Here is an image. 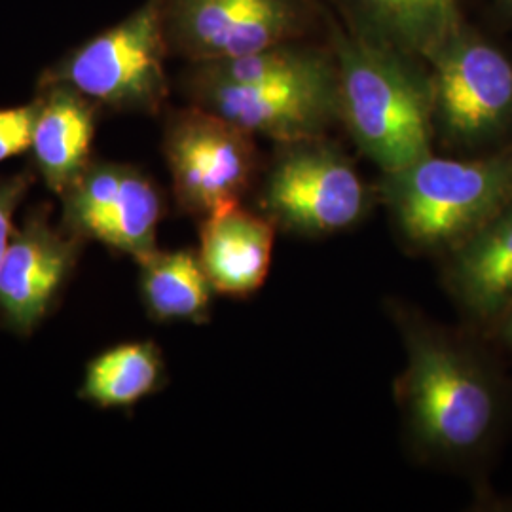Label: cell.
I'll use <instances>...</instances> for the list:
<instances>
[{"mask_svg":"<svg viewBox=\"0 0 512 512\" xmlns=\"http://www.w3.org/2000/svg\"><path fill=\"white\" fill-rule=\"evenodd\" d=\"M33 160L46 186L61 196L92 164L97 105L67 84H40Z\"/></svg>","mask_w":512,"mask_h":512,"instance_id":"14","label":"cell"},{"mask_svg":"<svg viewBox=\"0 0 512 512\" xmlns=\"http://www.w3.org/2000/svg\"><path fill=\"white\" fill-rule=\"evenodd\" d=\"M164 372V357L154 342L120 344L88 365L80 397L99 408H129L162 385Z\"/></svg>","mask_w":512,"mask_h":512,"instance_id":"17","label":"cell"},{"mask_svg":"<svg viewBox=\"0 0 512 512\" xmlns=\"http://www.w3.org/2000/svg\"><path fill=\"white\" fill-rule=\"evenodd\" d=\"M399 399L412 437L431 458L473 469L494 454L512 414V387L482 334L403 319Z\"/></svg>","mask_w":512,"mask_h":512,"instance_id":"1","label":"cell"},{"mask_svg":"<svg viewBox=\"0 0 512 512\" xmlns=\"http://www.w3.org/2000/svg\"><path fill=\"white\" fill-rule=\"evenodd\" d=\"M338 67V122L384 173L433 154L431 74L420 59L330 21Z\"/></svg>","mask_w":512,"mask_h":512,"instance_id":"2","label":"cell"},{"mask_svg":"<svg viewBox=\"0 0 512 512\" xmlns=\"http://www.w3.org/2000/svg\"><path fill=\"white\" fill-rule=\"evenodd\" d=\"M380 194L410 245L446 256L512 203V145L384 173Z\"/></svg>","mask_w":512,"mask_h":512,"instance_id":"3","label":"cell"},{"mask_svg":"<svg viewBox=\"0 0 512 512\" xmlns=\"http://www.w3.org/2000/svg\"><path fill=\"white\" fill-rule=\"evenodd\" d=\"M164 152L179 207L200 219L241 202L255 181L253 135L198 105L169 116Z\"/></svg>","mask_w":512,"mask_h":512,"instance_id":"9","label":"cell"},{"mask_svg":"<svg viewBox=\"0 0 512 512\" xmlns=\"http://www.w3.org/2000/svg\"><path fill=\"white\" fill-rule=\"evenodd\" d=\"M164 0H147L122 23L61 59L40 84H67L97 107L154 114L169 95Z\"/></svg>","mask_w":512,"mask_h":512,"instance_id":"4","label":"cell"},{"mask_svg":"<svg viewBox=\"0 0 512 512\" xmlns=\"http://www.w3.org/2000/svg\"><path fill=\"white\" fill-rule=\"evenodd\" d=\"M435 133L450 147H495L512 129V63L465 27L429 61Z\"/></svg>","mask_w":512,"mask_h":512,"instance_id":"6","label":"cell"},{"mask_svg":"<svg viewBox=\"0 0 512 512\" xmlns=\"http://www.w3.org/2000/svg\"><path fill=\"white\" fill-rule=\"evenodd\" d=\"M186 92L194 105L230 124L277 143L323 137L338 120V67H321L287 78L234 84L190 71Z\"/></svg>","mask_w":512,"mask_h":512,"instance_id":"7","label":"cell"},{"mask_svg":"<svg viewBox=\"0 0 512 512\" xmlns=\"http://www.w3.org/2000/svg\"><path fill=\"white\" fill-rule=\"evenodd\" d=\"M84 243L63 224L54 226L48 207L27 215L0 264V319L8 329L35 332L54 310Z\"/></svg>","mask_w":512,"mask_h":512,"instance_id":"11","label":"cell"},{"mask_svg":"<svg viewBox=\"0 0 512 512\" xmlns=\"http://www.w3.org/2000/svg\"><path fill=\"white\" fill-rule=\"evenodd\" d=\"M141 298L158 323H202L209 315L213 283L194 251H156L141 262Z\"/></svg>","mask_w":512,"mask_h":512,"instance_id":"16","label":"cell"},{"mask_svg":"<svg viewBox=\"0 0 512 512\" xmlns=\"http://www.w3.org/2000/svg\"><path fill=\"white\" fill-rule=\"evenodd\" d=\"M372 196L344 150L323 137L279 143L258 213L302 236H329L365 219Z\"/></svg>","mask_w":512,"mask_h":512,"instance_id":"5","label":"cell"},{"mask_svg":"<svg viewBox=\"0 0 512 512\" xmlns=\"http://www.w3.org/2000/svg\"><path fill=\"white\" fill-rule=\"evenodd\" d=\"M488 340L495 342L512 359V311H509L488 334Z\"/></svg>","mask_w":512,"mask_h":512,"instance_id":"20","label":"cell"},{"mask_svg":"<svg viewBox=\"0 0 512 512\" xmlns=\"http://www.w3.org/2000/svg\"><path fill=\"white\" fill-rule=\"evenodd\" d=\"M59 198L61 224L78 238L99 241L139 264L158 251L164 198L139 167L92 160Z\"/></svg>","mask_w":512,"mask_h":512,"instance_id":"10","label":"cell"},{"mask_svg":"<svg viewBox=\"0 0 512 512\" xmlns=\"http://www.w3.org/2000/svg\"><path fill=\"white\" fill-rule=\"evenodd\" d=\"M200 258L217 293L249 296L270 272L275 224L241 202L202 219Z\"/></svg>","mask_w":512,"mask_h":512,"instance_id":"13","label":"cell"},{"mask_svg":"<svg viewBox=\"0 0 512 512\" xmlns=\"http://www.w3.org/2000/svg\"><path fill=\"white\" fill-rule=\"evenodd\" d=\"M169 48L209 63L304 40L321 23L317 0H164Z\"/></svg>","mask_w":512,"mask_h":512,"instance_id":"8","label":"cell"},{"mask_svg":"<svg viewBox=\"0 0 512 512\" xmlns=\"http://www.w3.org/2000/svg\"><path fill=\"white\" fill-rule=\"evenodd\" d=\"M351 27L395 50L429 61L461 31V0H344Z\"/></svg>","mask_w":512,"mask_h":512,"instance_id":"15","label":"cell"},{"mask_svg":"<svg viewBox=\"0 0 512 512\" xmlns=\"http://www.w3.org/2000/svg\"><path fill=\"white\" fill-rule=\"evenodd\" d=\"M446 283L471 330L488 338L512 311V203L446 255Z\"/></svg>","mask_w":512,"mask_h":512,"instance_id":"12","label":"cell"},{"mask_svg":"<svg viewBox=\"0 0 512 512\" xmlns=\"http://www.w3.org/2000/svg\"><path fill=\"white\" fill-rule=\"evenodd\" d=\"M33 184V173L21 171L0 177V264L14 236V215Z\"/></svg>","mask_w":512,"mask_h":512,"instance_id":"19","label":"cell"},{"mask_svg":"<svg viewBox=\"0 0 512 512\" xmlns=\"http://www.w3.org/2000/svg\"><path fill=\"white\" fill-rule=\"evenodd\" d=\"M38 101L29 105L0 109V164L33 147Z\"/></svg>","mask_w":512,"mask_h":512,"instance_id":"18","label":"cell"}]
</instances>
